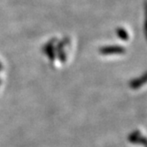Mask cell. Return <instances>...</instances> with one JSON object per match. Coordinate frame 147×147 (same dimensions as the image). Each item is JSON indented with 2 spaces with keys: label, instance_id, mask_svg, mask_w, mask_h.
Returning a JSON list of instances; mask_svg holds the SVG:
<instances>
[{
  "label": "cell",
  "instance_id": "1",
  "mask_svg": "<svg viewBox=\"0 0 147 147\" xmlns=\"http://www.w3.org/2000/svg\"><path fill=\"white\" fill-rule=\"evenodd\" d=\"M99 52L103 55H113V54H124L126 50L122 46L118 45H110V46H104L100 48Z\"/></svg>",
  "mask_w": 147,
  "mask_h": 147
},
{
  "label": "cell",
  "instance_id": "2",
  "mask_svg": "<svg viewBox=\"0 0 147 147\" xmlns=\"http://www.w3.org/2000/svg\"><path fill=\"white\" fill-rule=\"evenodd\" d=\"M55 51L59 61L62 63H65L67 60V54L65 52V45L62 41L58 42L57 46L55 47Z\"/></svg>",
  "mask_w": 147,
  "mask_h": 147
},
{
  "label": "cell",
  "instance_id": "3",
  "mask_svg": "<svg viewBox=\"0 0 147 147\" xmlns=\"http://www.w3.org/2000/svg\"><path fill=\"white\" fill-rule=\"evenodd\" d=\"M45 50V53L48 56L49 59L51 60V62H53L56 59V51H55V46L54 45L51 43V42H49V43L46 44V45L44 48Z\"/></svg>",
  "mask_w": 147,
  "mask_h": 147
},
{
  "label": "cell",
  "instance_id": "4",
  "mask_svg": "<svg viewBox=\"0 0 147 147\" xmlns=\"http://www.w3.org/2000/svg\"><path fill=\"white\" fill-rule=\"evenodd\" d=\"M145 82H146V75H144L140 78H136L135 80H132L129 82V86L133 90H138V89L141 88L143 85H144Z\"/></svg>",
  "mask_w": 147,
  "mask_h": 147
},
{
  "label": "cell",
  "instance_id": "5",
  "mask_svg": "<svg viewBox=\"0 0 147 147\" xmlns=\"http://www.w3.org/2000/svg\"><path fill=\"white\" fill-rule=\"evenodd\" d=\"M116 35L122 41H128L129 39V35L128 31L123 28H118L116 29Z\"/></svg>",
  "mask_w": 147,
  "mask_h": 147
},
{
  "label": "cell",
  "instance_id": "6",
  "mask_svg": "<svg viewBox=\"0 0 147 147\" xmlns=\"http://www.w3.org/2000/svg\"><path fill=\"white\" fill-rule=\"evenodd\" d=\"M3 68H4V67H3V64H2L1 62H0V71L3 70Z\"/></svg>",
  "mask_w": 147,
  "mask_h": 147
},
{
  "label": "cell",
  "instance_id": "7",
  "mask_svg": "<svg viewBox=\"0 0 147 147\" xmlns=\"http://www.w3.org/2000/svg\"><path fill=\"white\" fill-rule=\"evenodd\" d=\"M1 83H2V81H1V79H0V85H1Z\"/></svg>",
  "mask_w": 147,
  "mask_h": 147
}]
</instances>
